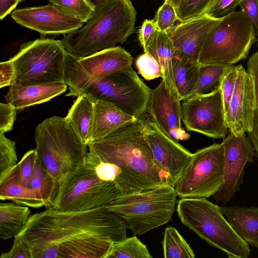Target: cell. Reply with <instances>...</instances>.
I'll use <instances>...</instances> for the list:
<instances>
[{"instance_id": "obj_1", "label": "cell", "mask_w": 258, "mask_h": 258, "mask_svg": "<svg viewBox=\"0 0 258 258\" xmlns=\"http://www.w3.org/2000/svg\"><path fill=\"white\" fill-rule=\"evenodd\" d=\"M122 218L102 206L62 211L52 207L31 215L17 235L32 258H108L113 245L126 237Z\"/></svg>"}, {"instance_id": "obj_2", "label": "cell", "mask_w": 258, "mask_h": 258, "mask_svg": "<svg viewBox=\"0 0 258 258\" xmlns=\"http://www.w3.org/2000/svg\"><path fill=\"white\" fill-rule=\"evenodd\" d=\"M145 122L136 118L88 144L87 159L113 164L119 196L138 192L165 181L158 170L145 135Z\"/></svg>"}, {"instance_id": "obj_3", "label": "cell", "mask_w": 258, "mask_h": 258, "mask_svg": "<svg viewBox=\"0 0 258 258\" xmlns=\"http://www.w3.org/2000/svg\"><path fill=\"white\" fill-rule=\"evenodd\" d=\"M67 96L86 95L94 100L113 103L137 118L147 110L151 90L140 79L131 66L102 79H95L81 68L77 59L69 55L64 64Z\"/></svg>"}, {"instance_id": "obj_4", "label": "cell", "mask_w": 258, "mask_h": 258, "mask_svg": "<svg viewBox=\"0 0 258 258\" xmlns=\"http://www.w3.org/2000/svg\"><path fill=\"white\" fill-rule=\"evenodd\" d=\"M95 10L80 29L60 40L67 51L84 57L123 43L134 32L137 12L131 0H94Z\"/></svg>"}, {"instance_id": "obj_5", "label": "cell", "mask_w": 258, "mask_h": 258, "mask_svg": "<svg viewBox=\"0 0 258 258\" xmlns=\"http://www.w3.org/2000/svg\"><path fill=\"white\" fill-rule=\"evenodd\" d=\"M34 140L42 166L59 184L85 163L88 146L65 117L44 119L36 127Z\"/></svg>"}, {"instance_id": "obj_6", "label": "cell", "mask_w": 258, "mask_h": 258, "mask_svg": "<svg viewBox=\"0 0 258 258\" xmlns=\"http://www.w3.org/2000/svg\"><path fill=\"white\" fill-rule=\"evenodd\" d=\"M177 212L184 225L229 258H247L249 255V245L235 232L220 207L207 198L180 199Z\"/></svg>"}, {"instance_id": "obj_7", "label": "cell", "mask_w": 258, "mask_h": 258, "mask_svg": "<svg viewBox=\"0 0 258 258\" xmlns=\"http://www.w3.org/2000/svg\"><path fill=\"white\" fill-rule=\"evenodd\" d=\"M177 195L166 183L138 192L119 195L106 208L125 221L134 234L142 235L168 223Z\"/></svg>"}, {"instance_id": "obj_8", "label": "cell", "mask_w": 258, "mask_h": 258, "mask_svg": "<svg viewBox=\"0 0 258 258\" xmlns=\"http://www.w3.org/2000/svg\"><path fill=\"white\" fill-rule=\"evenodd\" d=\"M256 39L250 19L241 11H234L220 18L209 31L198 62L232 66L247 57Z\"/></svg>"}, {"instance_id": "obj_9", "label": "cell", "mask_w": 258, "mask_h": 258, "mask_svg": "<svg viewBox=\"0 0 258 258\" xmlns=\"http://www.w3.org/2000/svg\"><path fill=\"white\" fill-rule=\"evenodd\" d=\"M67 51L60 40L41 38L22 44L10 58L13 83L23 86L64 81Z\"/></svg>"}, {"instance_id": "obj_10", "label": "cell", "mask_w": 258, "mask_h": 258, "mask_svg": "<svg viewBox=\"0 0 258 258\" xmlns=\"http://www.w3.org/2000/svg\"><path fill=\"white\" fill-rule=\"evenodd\" d=\"M118 196L114 183L102 180L84 163L59 184L50 207L62 211L89 210L107 206Z\"/></svg>"}, {"instance_id": "obj_11", "label": "cell", "mask_w": 258, "mask_h": 258, "mask_svg": "<svg viewBox=\"0 0 258 258\" xmlns=\"http://www.w3.org/2000/svg\"><path fill=\"white\" fill-rule=\"evenodd\" d=\"M224 182V148L214 144L197 150L176 180L174 188L182 198H208Z\"/></svg>"}, {"instance_id": "obj_12", "label": "cell", "mask_w": 258, "mask_h": 258, "mask_svg": "<svg viewBox=\"0 0 258 258\" xmlns=\"http://www.w3.org/2000/svg\"><path fill=\"white\" fill-rule=\"evenodd\" d=\"M183 101L181 120L187 131L215 139L226 137L228 128L220 86Z\"/></svg>"}, {"instance_id": "obj_13", "label": "cell", "mask_w": 258, "mask_h": 258, "mask_svg": "<svg viewBox=\"0 0 258 258\" xmlns=\"http://www.w3.org/2000/svg\"><path fill=\"white\" fill-rule=\"evenodd\" d=\"M224 182L213 196L217 202L223 204L231 200L243 182L244 167L252 163L256 153L245 133L235 135L231 133L223 138Z\"/></svg>"}, {"instance_id": "obj_14", "label": "cell", "mask_w": 258, "mask_h": 258, "mask_svg": "<svg viewBox=\"0 0 258 258\" xmlns=\"http://www.w3.org/2000/svg\"><path fill=\"white\" fill-rule=\"evenodd\" d=\"M145 135L158 170L165 183L174 187L192 153L166 135L152 120L145 122Z\"/></svg>"}, {"instance_id": "obj_15", "label": "cell", "mask_w": 258, "mask_h": 258, "mask_svg": "<svg viewBox=\"0 0 258 258\" xmlns=\"http://www.w3.org/2000/svg\"><path fill=\"white\" fill-rule=\"evenodd\" d=\"M11 17L21 26L35 30L41 36L65 35L80 29L84 24L52 4L17 9L12 12Z\"/></svg>"}, {"instance_id": "obj_16", "label": "cell", "mask_w": 258, "mask_h": 258, "mask_svg": "<svg viewBox=\"0 0 258 258\" xmlns=\"http://www.w3.org/2000/svg\"><path fill=\"white\" fill-rule=\"evenodd\" d=\"M178 94L162 79L151 90L148 107L152 120L166 135L176 142L189 138L182 127L181 104Z\"/></svg>"}, {"instance_id": "obj_17", "label": "cell", "mask_w": 258, "mask_h": 258, "mask_svg": "<svg viewBox=\"0 0 258 258\" xmlns=\"http://www.w3.org/2000/svg\"><path fill=\"white\" fill-rule=\"evenodd\" d=\"M235 88L225 114L230 133L238 135L252 130L255 105L252 79L242 65H238Z\"/></svg>"}, {"instance_id": "obj_18", "label": "cell", "mask_w": 258, "mask_h": 258, "mask_svg": "<svg viewBox=\"0 0 258 258\" xmlns=\"http://www.w3.org/2000/svg\"><path fill=\"white\" fill-rule=\"evenodd\" d=\"M219 20L205 14L179 22L166 31L172 42L175 57L190 62H198L206 37Z\"/></svg>"}, {"instance_id": "obj_19", "label": "cell", "mask_w": 258, "mask_h": 258, "mask_svg": "<svg viewBox=\"0 0 258 258\" xmlns=\"http://www.w3.org/2000/svg\"><path fill=\"white\" fill-rule=\"evenodd\" d=\"M75 57L85 72L95 79L106 77L131 66L133 62L131 55L119 46L106 49L84 57Z\"/></svg>"}, {"instance_id": "obj_20", "label": "cell", "mask_w": 258, "mask_h": 258, "mask_svg": "<svg viewBox=\"0 0 258 258\" xmlns=\"http://www.w3.org/2000/svg\"><path fill=\"white\" fill-rule=\"evenodd\" d=\"M68 87L65 81L27 86L13 83L5 98L17 110L47 102L62 94Z\"/></svg>"}, {"instance_id": "obj_21", "label": "cell", "mask_w": 258, "mask_h": 258, "mask_svg": "<svg viewBox=\"0 0 258 258\" xmlns=\"http://www.w3.org/2000/svg\"><path fill=\"white\" fill-rule=\"evenodd\" d=\"M93 101L94 119L91 142L104 137L137 118L112 103L101 100Z\"/></svg>"}, {"instance_id": "obj_22", "label": "cell", "mask_w": 258, "mask_h": 258, "mask_svg": "<svg viewBox=\"0 0 258 258\" xmlns=\"http://www.w3.org/2000/svg\"><path fill=\"white\" fill-rule=\"evenodd\" d=\"M237 234L248 244L258 248V207H220Z\"/></svg>"}, {"instance_id": "obj_23", "label": "cell", "mask_w": 258, "mask_h": 258, "mask_svg": "<svg viewBox=\"0 0 258 258\" xmlns=\"http://www.w3.org/2000/svg\"><path fill=\"white\" fill-rule=\"evenodd\" d=\"M18 169L14 166L0 180L1 201L10 200L18 204L34 208L45 206V202L38 191L22 186L18 180Z\"/></svg>"}, {"instance_id": "obj_24", "label": "cell", "mask_w": 258, "mask_h": 258, "mask_svg": "<svg viewBox=\"0 0 258 258\" xmlns=\"http://www.w3.org/2000/svg\"><path fill=\"white\" fill-rule=\"evenodd\" d=\"M65 119L87 145L91 141L92 135L94 119L93 99L86 95L78 96Z\"/></svg>"}, {"instance_id": "obj_25", "label": "cell", "mask_w": 258, "mask_h": 258, "mask_svg": "<svg viewBox=\"0 0 258 258\" xmlns=\"http://www.w3.org/2000/svg\"><path fill=\"white\" fill-rule=\"evenodd\" d=\"M146 52L150 53L157 61L162 70V80L177 93L173 83L172 70L173 61L176 57L172 42L168 33L158 30L156 36L144 51Z\"/></svg>"}, {"instance_id": "obj_26", "label": "cell", "mask_w": 258, "mask_h": 258, "mask_svg": "<svg viewBox=\"0 0 258 258\" xmlns=\"http://www.w3.org/2000/svg\"><path fill=\"white\" fill-rule=\"evenodd\" d=\"M29 207L14 202L0 203V237H15L22 230L31 215Z\"/></svg>"}, {"instance_id": "obj_27", "label": "cell", "mask_w": 258, "mask_h": 258, "mask_svg": "<svg viewBox=\"0 0 258 258\" xmlns=\"http://www.w3.org/2000/svg\"><path fill=\"white\" fill-rule=\"evenodd\" d=\"M200 64L175 57L172 63L174 87L180 101L187 98L197 82Z\"/></svg>"}, {"instance_id": "obj_28", "label": "cell", "mask_w": 258, "mask_h": 258, "mask_svg": "<svg viewBox=\"0 0 258 258\" xmlns=\"http://www.w3.org/2000/svg\"><path fill=\"white\" fill-rule=\"evenodd\" d=\"M30 187L41 194L45 202V208L51 206L59 189V183L43 167L37 154L35 158Z\"/></svg>"}, {"instance_id": "obj_29", "label": "cell", "mask_w": 258, "mask_h": 258, "mask_svg": "<svg viewBox=\"0 0 258 258\" xmlns=\"http://www.w3.org/2000/svg\"><path fill=\"white\" fill-rule=\"evenodd\" d=\"M230 66L227 64H200L197 82L188 97L209 93L219 86L224 74Z\"/></svg>"}, {"instance_id": "obj_30", "label": "cell", "mask_w": 258, "mask_h": 258, "mask_svg": "<svg viewBox=\"0 0 258 258\" xmlns=\"http://www.w3.org/2000/svg\"><path fill=\"white\" fill-rule=\"evenodd\" d=\"M165 258H194L195 253L187 242L174 228L167 227L163 241Z\"/></svg>"}, {"instance_id": "obj_31", "label": "cell", "mask_w": 258, "mask_h": 258, "mask_svg": "<svg viewBox=\"0 0 258 258\" xmlns=\"http://www.w3.org/2000/svg\"><path fill=\"white\" fill-rule=\"evenodd\" d=\"M146 246L136 236L114 244L108 258H152Z\"/></svg>"}, {"instance_id": "obj_32", "label": "cell", "mask_w": 258, "mask_h": 258, "mask_svg": "<svg viewBox=\"0 0 258 258\" xmlns=\"http://www.w3.org/2000/svg\"><path fill=\"white\" fill-rule=\"evenodd\" d=\"M247 72L253 82L255 98L252 130L247 133V135L258 158V51L250 57L247 61Z\"/></svg>"}, {"instance_id": "obj_33", "label": "cell", "mask_w": 258, "mask_h": 258, "mask_svg": "<svg viewBox=\"0 0 258 258\" xmlns=\"http://www.w3.org/2000/svg\"><path fill=\"white\" fill-rule=\"evenodd\" d=\"M56 6L86 23L93 15L95 5L90 0H49Z\"/></svg>"}, {"instance_id": "obj_34", "label": "cell", "mask_w": 258, "mask_h": 258, "mask_svg": "<svg viewBox=\"0 0 258 258\" xmlns=\"http://www.w3.org/2000/svg\"><path fill=\"white\" fill-rule=\"evenodd\" d=\"M17 160L16 143L0 133V180L17 165Z\"/></svg>"}, {"instance_id": "obj_35", "label": "cell", "mask_w": 258, "mask_h": 258, "mask_svg": "<svg viewBox=\"0 0 258 258\" xmlns=\"http://www.w3.org/2000/svg\"><path fill=\"white\" fill-rule=\"evenodd\" d=\"M215 0H181L176 9L178 21L197 17L207 12Z\"/></svg>"}, {"instance_id": "obj_36", "label": "cell", "mask_w": 258, "mask_h": 258, "mask_svg": "<svg viewBox=\"0 0 258 258\" xmlns=\"http://www.w3.org/2000/svg\"><path fill=\"white\" fill-rule=\"evenodd\" d=\"M135 64L138 73L146 80L162 78L163 74L159 64L148 52H146L138 56Z\"/></svg>"}, {"instance_id": "obj_37", "label": "cell", "mask_w": 258, "mask_h": 258, "mask_svg": "<svg viewBox=\"0 0 258 258\" xmlns=\"http://www.w3.org/2000/svg\"><path fill=\"white\" fill-rule=\"evenodd\" d=\"M154 20L159 31H167L178 21L176 9L171 4L164 2L157 10Z\"/></svg>"}, {"instance_id": "obj_38", "label": "cell", "mask_w": 258, "mask_h": 258, "mask_svg": "<svg viewBox=\"0 0 258 258\" xmlns=\"http://www.w3.org/2000/svg\"><path fill=\"white\" fill-rule=\"evenodd\" d=\"M37 155L36 149L27 151L18 162V180L23 186L30 187L31 176L33 170L35 157Z\"/></svg>"}, {"instance_id": "obj_39", "label": "cell", "mask_w": 258, "mask_h": 258, "mask_svg": "<svg viewBox=\"0 0 258 258\" xmlns=\"http://www.w3.org/2000/svg\"><path fill=\"white\" fill-rule=\"evenodd\" d=\"M237 71V66H231L224 74L220 83L219 86L222 92L225 114L234 92Z\"/></svg>"}, {"instance_id": "obj_40", "label": "cell", "mask_w": 258, "mask_h": 258, "mask_svg": "<svg viewBox=\"0 0 258 258\" xmlns=\"http://www.w3.org/2000/svg\"><path fill=\"white\" fill-rule=\"evenodd\" d=\"M242 0H215L207 14L220 19L235 11Z\"/></svg>"}, {"instance_id": "obj_41", "label": "cell", "mask_w": 258, "mask_h": 258, "mask_svg": "<svg viewBox=\"0 0 258 258\" xmlns=\"http://www.w3.org/2000/svg\"><path fill=\"white\" fill-rule=\"evenodd\" d=\"M16 109L9 103H0V133L13 129L16 118Z\"/></svg>"}, {"instance_id": "obj_42", "label": "cell", "mask_w": 258, "mask_h": 258, "mask_svg": "<svg viewBox=\"0 0 258 258\" xmlns=\"http://www.w3.org/2000/svg\"><path fill=\"white\" fill-rule=\"evenodd\" d=\"M1 258H32L30 247L20 237H14L12 248L8 252L3 253Z\"/></svg>"}, {"instance_id": "obj_43", "label": "cell", "mask_w": 258, "mask_h": 258, "mask_svg": "<svg viewBox=\"0 0 258 258\" xmlns=\"http://www.w3.org/2000/svg\"><path fill=\"white\" fill-rule=\"evenodd\" d=\"M158 30L154 19L144 20L138 35L139 40L144 51L156 36Z\"/></svg>"}, {"instance_id": "obj_44", "label": "cell", "mask_w": 258, "mask_h": 258, "mask_svg": "<svg viewBox=\"0 0 258 258\" xmlns=\"http://www.w3.org/2000/svg\"><path fill=\"white\" fill-rule=\"evenodd\" d=\"M239 6L241 11L258 29V0H242Z\"/></svg>"}, {"instance_id": "obj_45", "label": "cell", "mask_w": 258, "mask_h": 258, "mask_svg": "<svg viewBox=\"0 0 258 258\" xmlns=\"http://www.w3.org/2000/svg\"><path fill=\"white\" fill-rule=\"evenodd\" d=\"M15 76L14 68L12 62L9 60L0 63V87L11 86Z\"/></svg>"}, {"instance_id": "obj_46", "label": "cell", "mask_w": 258, "mask_h": 258, "mask_svg": "<svg viewBox=\"0 0 258 258\" xmlns=\"http://www.w3.org/2000/svg\"><path fill=\"white\" fill-rule=\"evenodd\" d=\"M26 0H0V19L11 13L21 2Z\"/></svg>"}, {"instance_id": "obj_47", "label": "cell", "mask_w": 258, "mask_h": 258, "mask_svg": "<svg viewBox=\"0 0 258 258\" xmlns=\"http://www.w3.org/2000/svg\"><path fill=\"white\" fill-rule=\"evenodd\" d=\"M181 1V0H165L164 2L171 4L176 9L180 4Z\"/></svg>"}]
</instances>
